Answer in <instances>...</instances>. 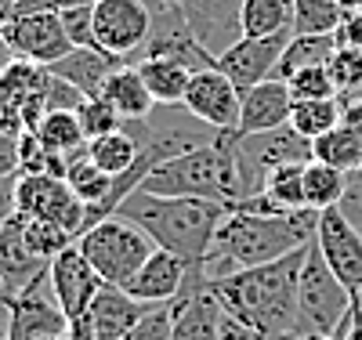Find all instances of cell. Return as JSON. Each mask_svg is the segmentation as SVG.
I'll list each match as a JSON object with an SVG mask.
<instances>
[{
    "mask_svg": "<svg viewBox=\"0 0 362 340\" xmlns=\"http://www.w3.org/2000/svg\"><path fill=\"white\" fill-rule=\"evenodd\" d=\"M334 40H337V47H355V51H362V8L344 11Z\"/></svg>",
    "mask_w": 362,
    "mask_h": 340,
    "instance_id": "obj_44",
    "label": "cell"
},
{
    "mask_svg": "<svg viewBox=\"0 0 362 340\" xmlns=\"http://www.w3.org/2000/svg\"><path fill=\"white\" fill-rule=\"evenodd\" d=\"M15 4H18V0H0V22H4V15H8Z\"/></svg>",
    "mask_w": 362,
    "mask_h": 340,
    "instance_id": "obj_52",
    "label": "cell"
},
{
    "mask_svg": "<svg viewBox=\"0 0 362 340\" xmlns=\"http://www.w3.org/2000/svg\"><path fill=\"white\" fill-rule=\"evenodd\" d=\"M351 315V290L322 261L312 239L297 279V333L300 336H344Z\"/></svg>",
    "mask_w": 362,
    "mask_h": 340,
    "instance_id": "obj_5",
    "label": "cell"
},
{
    "mask_svg": "<svg viewBox=\"0 0 362 340\" xmlns=\"http://www.w3.org/2000/svg\"><path fill=\"white\" fill-rule=\"evenodd\" d=\"M341 340H362V322H348V329H344Z\"/></svg>",
    "mask_w": 362,
    "mask_h": 340,
    "instance_id": "obj_50",
    "label": "cell"
},
{
    "mask_svg": "<svg viewBox=\"0 0 362 340\" xmlns=\"http://www.w3.org/2000/svg\"><path fill=\"white\" fill-rule=\"evenodd\" d=\"M148 95L156 98V105H181L185 102V90H189V80H192V69L181 66L174 58H141L134 61Z\"/></svg>",
    "mask_w": 362,
    "mask_h": 340,
    "instance_id": "obj_25",
    "label": "cell"
},
{
    "mask_svg": "<svg viewBox=\"0 0 362 340\" xmlns=\"http://www.w3.org/2000/svg\"><path fill=\"white\" fill-rule=\"evenodd\" d=\"M90 8H95V4L58 11V18H62V25H66V37L73 40V47H98L95 44V11H90Z\"/></svg>",
    "mask_w": 362,
    "mask_h": 340,
    "instance_id": "obj_40",
    "label": "cell"
},
{
    "mask_svg": "<svg viewBox=\"0 0 362 340\" xmlns=\"http://www.w3.org/2000/svg\"><path fill=\"white\" fill-rule=\"evenodd\" d=\"M319 213L315 210H290V213H247L228 210L221 221L214 246L199 264L206 279H221L232 271H247L257 264H272L315 239Z\"/></svg>",
    "mask_w": 362,
    "mask_h": 340,
    "instance_id": "obj_2",
    "label": "cell"
},
{
    "mask_svg": "<svg viewBox=\"0 0 362 340\" xmlns=\"http://www.w3.org/2000/svg\"><path fill=\"white\" fill-rule=\"evenodd\" d=\"M69 319L58 304L51 279H37L8 300V336L11 340H47V336H66Z\"/></svg>",
    "mask_w": 362,
    "mask_h": 340,
    "instance_id": "obj_12",
    "label": "cell"
},
{
    "mask_svg": "<svg viewBox=\"0 0 362 340\" xmlns=\"http://www.w3.org/2000/svg\"><path fill=\"white\" fill-rule=\"evenodd\" d=\"M312 246V242H308ZM308 246L247 271L206 279L218 307L254 333H297V279L305 268Z\"/></svg>",
    "mask_w": 362,
    "mask_h": 340,
    "instance_id": "obj_1",
    "label": "cell"
},
{
    "mask_svg": "<svg viewBox=\"0 0 362 340\" xmlns=\"http://www.w3.org/2000/svg\"><path fill=\"white\" fill-rule=\"evenodd\" d=\"M22 174V134L0 131V177Z\"/></svg>",
    "mask_w": 362,
    "mask_h": 340,
    "instance_id": "obj_43",
    "label": "cell"
},
{
    "mask_svg": "<svg viewBox=\"0 0 362 340\" xmlns=\"http://www.w3.org/2000/svg\"><path fill=\"white\" fill-rule=\"evenodd\" d=\"M286 40L290 37H239L228 51L218 54V69L239 90H250V87L276 76V66H279V54H283Z\"/></svg>",
    "mask_w": 362,
    "mask_h": 340,
    "instance_id": "obj_17",
    "label": "cell"
},
{
    "mask_svg": "<svg viewBox=\"0 0 362 340\" xmlns=\"http://www.w3.org/2000/svg\"><path fill=\"white\" fill-rule=\"evenodd\" d=\"M47 340H66V336H47Z\"/></svg>",
    "mask_w": 362,
    "mask_h": 340,
    "instance_id": "obj_56",
    "label": "cell"
},
{
    "mask_svg": "<svg viewBox=\"0 0 362 340\" xmlns=\"http://www.w3.org/2000/svg\"><path fill=\"white\" fill-rule=\"evenodd\" d=\"M293 98L286 80L272 76L250 90H243V109H239V127L235 134H264V131H279L290 123Z\"/></svg>",
    "mask_w": 362,
    "mask_h": 340,
    "instance_id": "obj_21",
    "label": "cell"
},
{
    "mask_svg": "<svg viewBox=\"0 0 362 340\" xmlns=\"http://www.w3.org/2000/svg\"><path fill=\"white\" fill-rule=\"evenodd\" d=\"M83 4H98V0H18L4 18L29 15V11H66V8H83Z\"/></svg>",
    "mask_w": 362,
    "mask_h": 340,
    "instance_id": "obj_46",
    "label": "cell"
},
{
    "mask_svg": "<svg viewBox=\"0 0 362 340\" xmlns=\"http://www.w3.org/2000/svg\"><path fill=\"white\" fill-rule=\"evenodd\" d=\"M221 340H305L300 333H254L247 326L232 322L228 315L221 319Z\"/></svg>",
    "mask_w": 362,
    "mask_h": 340,
    "instance_id": "obj_45",
    "label": "cell"
},
{
    "mask_svg": "<svg viewBox=\"0 0 362 340\" xmlns=\"http://www.w3.org/2000/svg\"><path fill=\"white\" fill-rule=\"evenodd\" d=\"M290 87V98L293 102H312V98H341L337 95V83L334 76H329L326 66H308V69H300L286 80Z\"/></svg>",
    "mask_w": 362,
    "mask_h": 340,
    "instance_id": "obj_36",
    "label": "cell"
},
{
    "mask_svg": "<svg viewBox=\"0 0 362 340\" xmlns=\"http://www.w3.org/2000/svg\"><path fill=\"white\" fill-rule=\"evenodd\" d=\"M119 66H131V61H124L119 54H109L102 47H73L66 58H58L54 66H47L58 80L73 83L83 98H98L105 80L119 69Z\"/></svg>",
    "mask_w": 362,
    "mask_h": 340,
    "instance_id": "obj_23",
    "label": "cell"
},
{
    "mask_svg": "<svg viewBox=\"0 0 362 340\" xmlns=\"http://www.w3.org/2000/svg\"><path fill=\"white\" fill-rule=\"evenodd\" d=\"M15 181L18 177H0V228H4L8 218L15 213Z\"/></svg>",
    "mask_w": 362,
    "mask_h": 340,
    "instance_id": "obj_48",
    "label": "cell"
},
{
    "mask_svg": "<svg viewBox=\"0 0 362 340\" xmlns=\"http://www.w3.org/2000/svg\"><path fill=\"white\" fill-rule=\"evenodd\" d=\"M18 213V210H15ZM22 225H25V242L33 246V250L44 257V261H54L62 250H69V246L76 242L69 232H62V228H54V225H47V221H33V218H22Z\"/></svg>",
    "mask_w": 362,
    "mask_h": 340,
    "instance_id": "obj_39",
    "label": "cell"
},
{
    "mask_svg": "<svg viewBox=\"0 0 362 340\" xmlns=\"http://www.w3.org/2000/svg\"><path fill=\"white\" fill-rule=\"evenodd\" d=\"M341 213H344V218L362 232V167L358 170H351L348 174V184H344V196H341Z\"/></svg>",
    "mask_w": 362,
    "mask_h": 340,
    "instance_id": "obj_42",
    "label": "cell"
},
{
    "mask_svg": "<svg viewBox=\"0 0 362 340\" xmlns=\"http://www.w3.org/2000/svg\"><path fill=\"white\" fill-rule=\"evenodd\" d=\"M312 160H319V163H326V167H334V170L351 174V170L362 167V141L337 123V127L329 131V134H322V138L312 141Z\"/></svg>",
    "mask_w": 362,
    "mask_h": 340,
    "instance_id": "obj_32",
    "label": "cell"
},
{
    "mask_svg": "<svg viewBox=\"0 0 362 340\" xmlns=\"http://www.w3.org/2000/svg\"><path fill=\"white\" fill-rule=\"evenodd\" d=\"M148 307H153V304L134 300L124 286L105 283L98 290V297L90 300V312H87L90 333H95V340H124L148 315Z\"/></svg>",
    "mask_w": 362,
    "mask_h": 340,
    "instance_id": "obj_22",
    "label": "cell"
},
{
    "mask_svg": "<svg viewBox=\"0 0 362 340\" xmlns=\"http://www.w3.org/2000/svg\"><path fill=\"white\" fill-rule=\"evenodd\" d=\"M341 18L337 0H293V33H337Z\"/></svg>",
    "mask_w": 362,
    "mask_h": 340,
    "instance_id": "obj_35",
    "label": "cell"
},
{
    "mask_svg": "<svg viewBox=\"0 0 362 340\" xmlns=\"http://www.w3.org/2000/svg\"><path fill=\"white\" fill-rule=\"evenodd\" d=\"M355 98H362V90H358V95H355Z\"/></svg>",
    "mask_w": 362,
    "mask_h": 340,
    "instance_id": "obj_57",
    "label": "cell"
},
{
    "mask_svg": "<svg viewBox=\"0 0 362 340\" xmlns=\"http://www.w3.org/2000/svg\"><path fill=\"white\" fill-rule=\"evenodd\" d=\"M141 58H174V61H181V66H189L192 73L218 66V58L192 37V29H189L185 15H181V8L174 4V0H160L156 4L153 33H148V40H145V47L138 51L134 61H141Z\"/></svg>",
    "mask_w": 362,
    "mask_h": 340,
    "instance_id": "obj_11",
    "label": "cell"
},
{
    "mask_svg": "<svg viewBox=\"0 0 362 340\" xmlns=\"http://www.w3.org/2000/svg\"><path fill=\"white\" fill-rule=\"evenodd\" d=\"M326 69H329V76H334L341 98H355L358 90H362V51H355V47H337L334 58L326 61Z\"/></svg>",
    "mask_w": 362,
    "mask_h": 340,
    "instance_id": "obj_38",
    "label": "cell"
},
{
    "mask_svg": "<svg viewBox=\"0 0 362 340\" xmlns=\"http://www.w3.org/2000/svg\"><path fill=\"white\" fill-rule=\"evenodd\" d=\"M76 246H80V254L90 261V268H95L105 283H116V286H124L131 275L148 261V254L156 250V242L148 239L138 225H131L127 218H119V213L98 221L95 228H87L76 239Z\"/></svg>",
    "mask_w": 362,
    "mask_h": 340,
    "instance_id": "obj_6",
    "label": "cell"
},
{
    "mask_svg": "<svg viewBox=\"0 0 362 340\" xmlns=\"http://www.w3.org/2000/svg\"><path fill=\"white\" fill-rule=\"evenodd\" d=\"M37 141L44 145V152H51V156H76V152L87 148V134L80 127V116L76 109H51L37 127H33Z\"/></svg>",
    "mask_w": 362,
    "mask_h": 340,
    "instance_id": "obj_26",
    "label": "cell"
},
{
    "mask_svg": "<svg viewBox=\"0 0 362 340\" xmlns=\"http://www.w3.org/2000/svg\"><path fill=\"white\" fill-rule=\"evenodd\" d=\"M315 246L329 271L355 293L362 290V232L341 213V206H329L319 213L315 225Z\"/></svg>",
    "mask_w": 362,
    "mask_h": 340,
    "instance_id": "obj_15",
    "label": "cell"
},
{
    "mask_svg": "<svg viewBox=\"0 0 362 340\" xmlns=\"http://www.w3.org/2000/svg\"><path fill=\"white\" fill-rule=\"evenodd\" d=\"M8 300H11V297H8V290H4V283H0V312H8Z\"/></svg>",
    "mask_w": 362,
    "mask_h": 340,
    "instance_id": "obj_53",
    "label": "cell"
},
{
    "mask_svg": "<svg viewBox=\"0 0 362 340\" xmlns=\"http://www.w3.org/2000/svg\"><path fill=\"white\" fill-rule=\"evenodd\" d=\"M156 4H160V0H156ZM174 4H177V0H174Z\"/></svg>",
    "mask_w": 362,
    "mask_h": 340,
    "instance_id": "obj_58",
    "label": "cell"
},
{
    "mask_svg": "<svg viewBox=\"0 0 362 340\" xmlns=\"http://www.w3.org/2000/svg\"><path fill=\"white\" fill-rule=\"evenodd\" d=\"M341 127L362 141V98H341Z\"/></svg>",
    "mask_w": 362,
    "mask_h": 340,
    "instance_id": "obj_47",
    "label": "cell"
},
{
    "mask_svg": "<svg viewBox=\"0 0 362 340\" xmlns=\"http://www.w3.org/2000/svg\"><path fill=\"white\" fill-rule=\"evenodd\" d=\"M15 210L22 218L47 221L54 228L69 232L73 239L83 235L87 225V203L69 189V181L51 174H18L15 181Z\"/></svg>",
    "mask_w": 362,
    "mask_h": 340,
    "instance_id": "obj_7",
    "label": "cell"
},
{
    "mask_svg": "<svg viewBox=\"0 0 362 340\" xmlns=\"http://www.w3.org/2000/svg\"><path fill=\"white\" fill-rule=\"evenodd\" d=\"M243 37H293V0H243Z\"/></svg>",
    "mask_w": 362,
    "mask_h": 340,
    "instance_id": "obj_27",
    "label": "cell"
},
{
    "mask_svg": "<svg viewBox=\"0 0 362 340\" xmlns=\"http://www.w3.org/2000/svg\"><path fill=\"white\" fill-rule=\"evenodd\" d=\"M358 8H362V4H358Z\"/></svg>",
    "mask_w": 362,
    "mask_h": 340,
    "instance_id": "obj_59",
    "label": "cell"
},
{
    "mask_svg": "<svg viewBox=\"0 0 362 340\" xmlns=\"http://www.w3.org/2000/svg\"><path fill=\"white\" fill-rule=\"evenodd\" d=\"M344 184H348L344 170H334L319 160H308L305 163V206L315 210V213L337 206L341 196H344Z\"/></svg>",
    "mask_w": 362,
    "mask_h": 340,
    "instance_id": "obj_30",
    "label": "cell"
},
{
    "mask_svg": "<svg viewBox=\"0 0 362 340\" xmlns=\"http://www.w3.org/2000/svg\"><path fill=\"white\" fill-rule=\"evenodd\" d=\"M341 123V98H312V102H293L290 112V127L305 138L315 141L322 134H329Z\"/></svg>",
    "mask_w": 362,
    "mask_h": 340,
    "instance_id": "obj_31",
    "label": "cell"
},
{
    "mask_svg": "<svg viewBox=\"0 0 362 340\" xmlns=\"http://www.w3.org/2000/svg\"><path fill=\"white\" fill-rule=\"evenodd\" d=\"M138 192L148 196H196V199H214L225 206H235L247 199L243 174H239L235 156V131H221L210 145L189 148L181 156L160 163L148 170Z\"/></svg>",
    "mask_w": 362,
    "mask_h": 340,
    "instance_id": "obj_4",
    "label": "cell"
},
{
    "mask_svg": "<svg viewBox=\"0 0 362 340\" xmlns=\"http://www.w3.org/2000/svg\"><path fill=\"white\" fill-rule=\"evenodd\" d=\"M177 8L185 15L192 37L214 58L243 37V25H239L243 0H177Z\"/></svg>",
    "mask_w": 362,
    "mask_h": 340,
    "instance_id": "obj_18",
    "label": "cell"
},
{
    "mask_svg": "<svg viewBox=\"0 0 362 340\" xmlns=\"http://www.w3.org/2000/svg\"><path fill=\"white\" fill-rule=\"evenodd\" d=\"M181 109L192 112L214 131H235L239 127V109H243V90H239L218 66L214 69H199L189 80L185 102Z\"/></svg>",
    "mask_w": 362,
    "mask_h": 340,
    "instance_id": "obj_14",
    "label": "cell"
},
{
    "mask_svg": "<svg viewBox=\"0 0 362 340\" xmlns=\"http://www.w3.org/2000/svg\"><path fill=\"white\" fill-rule=\"evenodd\" d=\"M90 11H95V44L134 66L138 51L153 33L148 0H98Z\"/></svg>",
    "mask_w": 362,
    "mask_h": 340,
    "instance_id": "obj_10",
    "label": "cell"
},
{
    "mask_svg": "<svg viewBox=\"0 0 362 340\" xmlns=\"http://www.w3.org/2000/svg\"><path fill=\"white\" fill-rule=\"evenodd\" d=\"M221 319L210 283L199 264H192L185 290L170 300V340H221Z\"/></svg>",
    "mask_w": 362,
    "mask_h": 340,
    "instance_id": "obj_13",
    "label": "cell"
},
{
    "mask_svg": "<svg viewBox=\"0 0 362 340\" xmlns=\"http://www.w3.org/2000/svg\"><path fill=\"white\" fill-rule=\"evenodd\" d=\"M0 340H11L8 336V312H0Z\"/></svg>",
    "mask_w": 362,
    "mask_h": 340,
    "instance_id": "obj_51",
    "label": "cell"
},
{
    "mask_svg": "<svg viewBox=\"0 0 362 340\" xmlns=\"http://www.w3.org/2000/svg\"><path fill=\"white\" fill-rule=\"evenodd\" d=\"M47 279H51V290H54V297H58V304H62V312H66L69 322L83 319L90 312V300H95L98 290L105 286V279L90 268V261L80 254L76 242L51 261Z\"/></svg>",
    "mask_w": 362,
    "mask_h": 340,
    "instance_id": "obj_16",
    "label": "cell"
},
{
    "mask_svg": "<svg viewBox=\"0 0 362 340\" xmlns=\"http://www.w3.org/2000/svg\"><path fill=\"white\" fill-rule=\"evenodd\" d=\"M261 192L272 196L279 206L286 210H308L305 206V163H286V167H276L264 184H261Z\"/></svg>",
    "mask_w": 362,
    "mask_h": 340,
    "instance_id": "obj_34",
    "label": "cell"
},
{
    "mask_svg": "<svg viewBox=\"0 0 362 340\" xmlns=\"http://www.w3.org/2000/svg\"><path fill=\"white\" fill-rule=\"evenodd\" d=\"M47 268H51V261H44L33 246L25 242L22 213H11L8 225L0 228V283H4L8 297H15L25 286H33L37 279H44Z\"/></svg>",
    "mask_w": 362,
    "mask_h": 340,
    "instance_id": "obj_19",
    "label": "cell"
},
{
    "mask_svg": "<svg viewBox=\"0 0 362 340\" xmlns=\"http://www.w3.org/2000/svg\"><path fill=\"white\" fill-rule=\"evenodd\" d=\"M124 340H170V304H153Z\"/></svg>",
    "mask_w": 362,
    "mask_h": 340,
    "instance_id": "obj_41",
    "label": "cell"
},
{
    "mask_svg": "<svg viewBox=\"0 0 362 340\" xmlns=\"http://www.w3.org/2000/svg\"><path fill=\"white\" fill-rule=\"evenodd\" d=\"M102 98L124 116V119H145V116H153L156 112V98L148 95V87L138 73V66H119L105 87H102Z\"/></svg>",
    "mask_w": 362,
    "mask_h": 340,
    "instance_id": "obj_24",
    "label": "cell"
},
{
    "mask_svg": "<svg viewBox=\"0 0 362 340\" xmlns=\"http://www.w3.org/2000/svg\"><path fill=\"white\" fill-rule=\"evenodd\" d=\"M116 213L138 225L160 250H170L189 264H203L221 221L228 218V206L214 199H196V196L134 192L131 199H124V206Z\"/></svg>",
    "mask_w": 362,
    "mask_h": 340,
    "instance_id": "obj_3",
    "label": "cell"
},
{
    "mask_svg": "<svg viewBox=\"0 0 362 340\" xmlns=\"http://www.w3.org/2000/svg\"><path fill=\"white\" fill-rule=\"evenodd\" d=\"M337 4H341V8H344V11H355V8H358V4H362V0H337Z\"/></svg>",
    "mask_w": 362,
    "mask_h": 340,
    "instance_id": "obj_54",
    "label": "cell"
},
{
    "mask_svg": "<svg viewBox=\"0 0 362 340\" xmlns=\"http://www.w3.org/2000/svg\"><path fill=\"white\" fill-rule=\"evenodd\" d=\"M66 181H69V189L90 206V203H102L105 192H109V184L112 177L105 170H98V163L87 156V148L76 152V156H69V167H66Z\"/></svg>",
    "mask_w": 362,
    "mask_h": 340,
    "instance_id": "obj_33",
    "label": "cell"
},
{
    "mask_svg": "<svg viewBox=\"0 0 362 340\" xmlns=\"http://www.w3.org/2000/svg\"><path fill=\"white\" fill-rule=\"evenodd\" d=\"M337 51V40L334 33H293L279 54V66H276V76L279 80H290L293 73L308 69V66H326Z\"/></svg>",
    "mask_w": 362,
    "mask_h": 340,
    "instance_id": "obj_28",
    "label": "cell"
},
{
    "mask_svg": "<svg viewBox=\"0 0 362 340\" xmlns=\"http://www.w3.org/2000/svg\"><path fill=\"white\" fill-rule=\"evenodd\" d=\"M11 61H15V54H11V47L4 44V37H0V76L8 73V66H11Z\"/></svg>",
    "mask_w": 362,
    "mask_h": 340,
    "instance_id": "obj_49",
    "label": "cell"
},
{
    "mask_svg": "<svg viewBox=\"0 0 362 340\" xmlns=\"http://www.w3.org/2000/svg\"><path fill=\"white\" fill-rule=\"evenodd\" d=\"M189 271H192L189 261H181L177 254L156 246V250L148 254V261L124 283V290L141 304H170L181 290H185Z\"/></svg>",
    "mask_w": 362,
    "mask_h": 340,
    "instance_id": "obj_20",
    "label": "cell"
},
{
    "mask_svg": "<svg viewBox=\"0 0 362 340\" xmlns=\"http://www.w3.org/2000/svg\"><path fill=\"white\" fill-rule=\"evenodd\" d=\"M0 37L11 47L18 61H33V66H54L58 58L73 51V40L66 37V25L58 11H29V15H11L0 22Z\"/></svg>",
    "mask_w": 362,
    "mask_h": 340,
    "instance_id": "obj_9",
    "label": "cell"
},
{
    "mask_svg": "<svg viewBox=\"0 0 362 340\" xmlns=\"http://www.w3.org/2000/svg\"><path fill=\"white\" fill-rule=\"evenodd\" d=\"M87 156L98 163V170H105L109 177H116V174H124V170H131L138 163L141 145H138V138L127 127H119L112 134H102L95 141H87Z\"/></svg>",
    "mask_w": 362,
    "mask_h": 340,
    "instance_id": "obj_29",
    "label": "cell"
},
{
    "mask_svg": "<svg viewBox=\"0 0 362 340\" xmlns=\"http://www.w3.org/2000/svg\"><path fill=\"white\" fill-rule=\"evenodd\" d=\"M235 156H239V174H243V189H247V196H254V192H261L264 177L276 167L308 163L312 141H305L286 123V127L264 131V134H235Z\"/></svg>",
    "mask_w": 362,
    "mask_h": 340,
    "instance_id": "obj_8",
    "label": "cell"
},
{
    "mask_svg": "<svg viewBox=\"0 0 362 340\" xmlns=\"http://www.w3.org/2000/svg\"><path fill=\"white\" fill-rule=\"evenodd\" d=\"M305 340H341V336H305Z\"/></svg>",
    "mask_w": 362,
    "mask_h": 340,
    "instance_id": "obj_55",
    "label": "cell"
},
{
    "mask_svg": "<svg viewBox=\"0 0 362 340\" xmlns=\"http://www.w3.org/2000/svg\"><path fill=\"white\" fill-rule=\"evenodd\" d=\"M76 116H80V127H83L87 141H95L102 134H112V131L124 127V116H119L102 95L98 98H83L80 109H76Z\"/></svg>",
    "mask_w": 362,
    "mask_h": 340,
    "instance_id": "obj_37",
    "label": "cell"
}]
</instances>
